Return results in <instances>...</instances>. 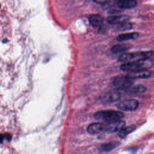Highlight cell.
Wrapping results in <instances>:
<instances>
[{
  "instance_id": "5b68a950",
  "label": "cell",
  "mask_w": 154,
  "mask_h": 154,
  "mask_svg": "<svg viewBox=\"0 0 154 154\" xmlns=\"http://www.w3.org/2000/svg\"><path fill=\"white\" fill-rule=\"evenodd\" d=\"M139 103L135 99H125L117 104V108L120 111H132L137 109Z\"/></svg>"
},
{
  "instance_id": "7c38bea8",
  "label": "cell",
  "mask_w": 154,
  "mask_h": 154,
  "mask_svg": "<svg viewBox=\"0 0 154 154\" xmlns=\"http://www.w3.org/2000/svg\"><path fill=\"white\" fill-rule=\"evenodd\" d=\"M138 33L137 32H127L119 35L116 39L119 42H123L128 40H134L138 37Z\"/></svg>"
},
{
  "instance_id": "8992f818",
  "label": "cell",
  "mask_w": 154,
  "mask_h": 154,
  "mask_svg": "<svg viewBox=\"0 0 154 154\" xmlns=\"http://www.w3.org/2000/svg\"><path fill=\"white\" fill-rule=\"evenodd\" d=\"M125 122L124 120H118L108 122L107 124L104 125V131L107 133H114L119 132L125 126Z\"/></svg>"
},
{
  "instance_id": "ffe728a7",
  "label": "cell",
  "mask_w": 154,
  "mask_h": 154,
  "mask_svg": "<svg viewBox=\"0 0 154 154\" xmlns=\"http://www.w3.org/2000/svg\"><path fill=\"white\" fill-rule=\"evenodd\" d=\"M117 1H120V0H117Z\"/></svg>"
},
{
  "instance_id": "5bb4252c",
  "label": "cell",
  "mask_w": 154,
  "mask_h": 154,
  "mask_svg": "<svg viewBox=\"0 0 154 154\" xmlns=\"http://www.w3.org/2000/svg\"><path fill=\"white\" fill-rule=\"evenodd\" d=\"M119 143L117 141L109 142V143L102 144L99 147V150L101 152H108L117 147L119 146Z\"/></svg>"
},
{
  "instance_id": "3957f363",
  "label": "cell",
  "mask_w": 154,
  "mask_h": 154,
  "mask_svg": "<svg viewBox=\"0 0 154 154\" xmlns=\"http://www.w3.org/2000/svg\"><path fill=\"white\" fill-rule=\"evenodd\" d=\"M153 54L152 51L147 52H125L119 57V61L128 63L143 58H149Z\"/></svg>"
},
{
  "instance_id": "52a82bcc",
  "label": "cell",
  "mask_w": 154,
  "mask_h": 154,
  "mask_svg": "<svg viewBox=\"0 0 154 154\" xmlns=\"http://www.w3.org/2000/svg\"><path fill=\"white\" fill-rule=\"evenodd\" d=\"M129 17L125 15L109 16L106 18V22L111 25H120L123 23L127 22Z\"/></svg>"
},
{
  "instance_id": "9a60e30c",
  "label": "cell",
  "mask_w": 154,
  "mask_h": 154,
  "mask_svg": "<svg viewBox=\"0 0 154 154\" xmlns=\"http://www.w3.org/2000/svg\"><path fill=\"white\" fill-rule=\"evenodd\" d=\"M125 90L126 91L131 93H143L146 91V88L145 87L139 85L134 87H130Z\"/></svg>"
},
{
  "instance_id": "277c9868",
  "label": "cell",
  "mask_w": 154,
  "mask_h": 154,
  "mask_svg": "<svg viewBox=\"0 0 154 154\" xmlns=\"http://www.w3.org/2000/svg\"><path fill=\"white\" fill-rule=\"evenodd\" d=\"M134 82V79L128 75L116 77L112 81V85L117 88L126 89L131 87Z\"/></svg>"
},
{
  "instance_id": "ac0fdd59",
  "label": "cell",
  "mask_w": 154,
  "mask_h": 154,
  "mask_svg": "<svg viewBox=\"0 0 154 154\" xmlns=\"http://www.w3.org/2000/svg\"><path fill=\"white\" fill-rule=\"evenodd\" d=\"M120 29L121 30H128L132 28V24L129 22H126L120 25Z\"/></svg>"
},
{
  "instance_id": "7a4b0ae2",
  "label": "cell",
  "mask_w": 154,
  "mask_h": 154,
  "mask_svg": "<svg viewBox=\"0 0 154 154\" xmlns=\"http://www.w3.org/2000/svg\"><path fill=\"white\" fill-rule=\"evenodd\" d=\"M123 116L124 114L122 112L114 110L100 111L96 112L94 115L95 119L102 120L108 122L120 120Z\"/></svg>"
},
{
  "instance_id": "4fadbf2b",
  "label": "cell",
  "mask_w": 154,
  "mask_h": 154,
  "mask_svg": "<svg viewBox=\"0 0 154 154\" xmlns=\"http://www.w3.org/2000/svg\"><path fill=\"white\" fill-rule=\"evenodd\" d=\"M88 20L90 23L94 27L100 26L102 24L103 21V19L100 15L95 14L90 15Z\"/></svg>"
},
{
  "instance_id": "8fae6325",
  "label": "cell",
  "mask_w": 154,
  "mask_h": 154,
  "mask_svg": "<svg viewBox=\"0 0 154 154\" xmlns=\"http://www.w3.org/2000/svg\"><path fill=\"white\" fill-rule=\"evenodd\" d=\"M117 5L121 8H132L137 5V1L135 0H120L118 1Z\"/></svg>"
},
{
  "instance_id": "30bf717a",
  "label": "cell",
  "mask_w": 154,
  "mask_h": 154,
  "mask_svg": "<svg viewBox=\"0 0 154 154\" xmlns=\"http://www.w3.org/2000/svg\"><path fill=\"white\" fill-rule=\"evenodd\" d=\"M120 98V95L119 93L116 92L108 93L103 96L101 98V100L105 103H110L117 101Z\"/></svg>"
},
{
  "instance_id": "2e32d148",
  "label": "cell",
  "mask_w": 154,
  "mask_h": 154,
  "mask_svg": "<svg viewBox=\"0 0 154 154\" xmlns=\"http://www.w3.org/2000/svg\"><path fill=\"white\" fill-rule=\"evenodd\" d=\"M135 128L134 126H127V127H124L122 129H121L119 132L118 135L120 138H124L128 134H129L132 131H134L135 130Z\"/></svg>"
},
{
  "instance_id": "6da1fadb",
  "label": "cell",
  "mask_w": 154,
  "mask_h": 154,
  "mask_svg": "<svg viewBox=\"0 0 154 154\" xmlns=\"http://www.w3.org/2000/svg\"><path fill=\"white\" fill-rule=\"evenodd\" d=\"M153 65V62L150 58H143L125 63L120 66V69L123 71L132 72L138 70L148 69L152 67Z\"/></svg>"
},
{
  "instance_id": "e0dca14e",
  "label": "cell",
  "mask_w": 154,
  "mask_h": 154,
  "mask_svg": "<svg viewBox=\"0 0 154 154\" xmlns=\"http://www.w3.org/2000/svg\"><path fill=\"white\" fill-rule=\"evenodd\" d=\"M128 49V47L126 45H117L112 47L111 51L113 54H119L124 52Z\"/></svg>"
},
{
  "instance_id": "ba28073f",
  "label": "cell",
  "mask_w": 154,
  "mask_h": 154,
  "mask_svg": "<svg viewBox=\"0 0 154 154\" xmlns=\"http://www.w3.org/2000/svg\"><path fill=\"white\" fill-rule=\"evenodd\" d=\"M128 75L134 79L135 78H147L150 76L151 72L147 69H143L129 72Z\"/></svg>"
},
{
  "instance_id": "9c48e42d",
  "label": "cell",
  "mask_w": 154,
  "mask_h": 154,
  "mask_svg": "<svg viewBox=\"0 0 154 154\" xmlns=\"http://www.w3.org/2000/svg\"><path fill=\"white\" fill-rule=\"evenodd\" d=\"M87 131L90 134H99L102 131H104V125L99 122L91 123L88 126Z\"/></svg>"
},
{
  "instance_id": "d6986e66",
  "label": "cell",
  "mask_w": 154,
  "mask_h": 154,
  "mask_svg": "<svg viewBox=\"0 0 154 154\" xmlns=\"http://www.w3.org/2000/svg\"><path fill=\"white\" fill-rule=\"evenodd\" d=\"M97 4H105L109 0H93Z\"/></svg>"
}]
</instances>
